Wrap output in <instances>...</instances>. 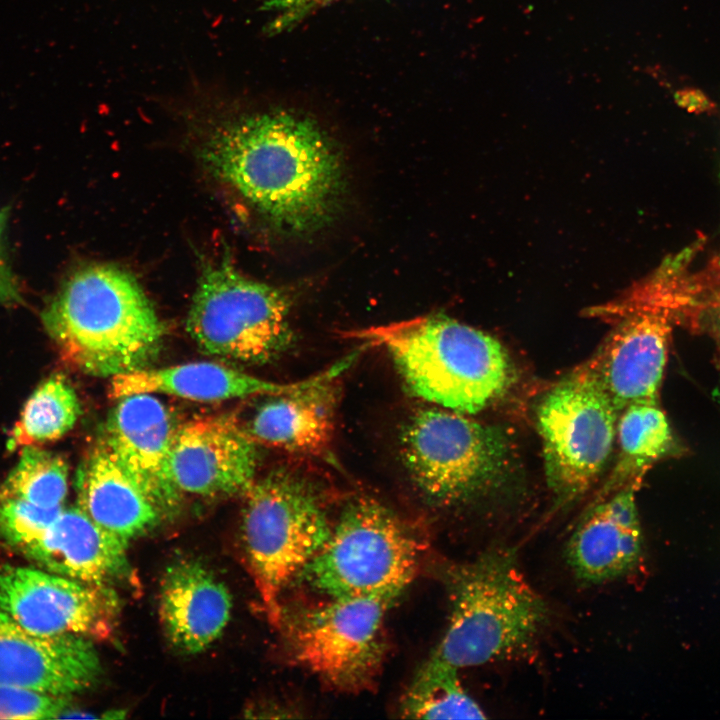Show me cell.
Returning <instances> with one entry per match:
<instances>
[{
	"instance_id": "9",
	"label": "cell",
	"mask_w": 720,
	"mask_h": 720,
	"mask_svg": "<svg viewBox=\"0 0 720 720\" xmlns=\"http://www.w3.org/2000/svg\"><path fill=\"white\" fill-rule=\"evenodd\" d=\"M619 414L584 363L541 398L537 429L557 508L578 501L599 479L614 448Z\"/></svg>"
},
{
	"instance_id": "18",
	"label": "cell",
	"mask_w": 720,
	"mask_h": 720,
	"mask_svg": "<svg viewBox=\"0 0 720 720\" xmlns=\"http://www.w3.org/2000/svg\"><path fill=\"white\" fill-rule=\"evenodd\" d=\"M356 359L351 354L291 392L271 395L251 418L247 432L256 441L287 451L319 454L331 442L336 378Z\"/></svg>"
},
{
	"instance_id": "15",
	"label": "cell",
	"mask_w": 720,
	"mask_h": 720,
	"mask_svg": "<svg viewBox=\"0 0 720 720\" xmlns=\"http://www.w3.org/2000/svg\"><path fill=\"white\" fill-rule=\"evenodd\" d=\"M176 430L172 415L158 398L137 393L119 398L102 437L163 516L176 510L182 496L169 468Z\"/></svg>"
},
{
	"instance_id": "21",
	"label": "cell",
	"mask_w": 720,
	"mask_h": 720,
	"mask_svg": "<svg viewBox=\"0 0 720 720\" xmlns=\"http://www.w3.org/2000/svg\"><path fill=\"white\" fill-rule=\"evenodd\" d=\"M309 378L292 383L264 380L214 362H191L139 369L112 378L110 392L119 399L137 393H161L198 402L271 396L296 390Z\"/></svg>"
},
{
	"instance_id": "29",
	"label": "cell",
	"mask_w": 720,
	"mask_h": 720,
	"mask_svg": "<svg viewBox=\"0 0 720 720\" xmlns=\"http://www.w3.org/2000/svg\"><path fill=\"white\" fill-rule=\"evenodd\" d=\"M344 0H262V8L272 12L273 18L267 25L271 35L297 27L317 11Z\"/></svg>"
},
{
	"instance_id": "8",
	"label": "cell",
	"mask_w": 720,
	"mask_h": 720,
	"mask_svg": "<svg viewBox=\"0 0 720 720\" xmlns=\"http://www.w3.org/2000/svg\"><path fill=\"white\" fill-rule=\"evenodd\" d=\"M422 552L418 536L370 498L349 503L320 552L301 572L331 597L391 602L414 578Z\"/></svg>"
},
{
	"instance_id": "6",
	"label": "cell",
	"mask_w": 720,
	"mask_h": 720,
	"mask_svg": "<svg viewBox=\"0 0 720 720\" xmlns=\"http://www.w3.org/2000/svg\"><path fill=\"white\" fill-rule=\"evenodd\" d=\"M244 495V557L267 618L279 625L282 591L320 552L332 529L312 489L287 472L255 480Z\"/></svg>"
},
{
	"instance_id": "16",
	"label": "cell",
	"mask_w": 720,
	"mask_h": 720,
	"mask_svg": "<svg viewBox=\"0 0 720 720\" xmlns=\"http://www.w3.org/2000/svg\"><path fill=\"white\" fill-rule=\"evenodd\" d=\"M638 490L627 486L593 500L577 522L564 556L579 582L601 585L625 577L638 566L643 547Z\"/></svg>"
},
{
	"instance_id": "4",
	"label": "cell",
	"mask_w": 720,
	"mask_h": 720,
	"mask_svg": "<svg viewBox=\"0 0 720 720\" xmlns=\"http://www.w3.org/2000/svg\"><path fill=\"white\" fill-rule=\"evenodd\" d=\"M695 250L667 258L624 295L585 312L611 327L584 364L619 413L635 402L659 400L673 330L687 323L694 303L696 281L689 266Z\"/></svg>"
},
{
	"instance_id": "1",
	"label": "cell",
	"mask_w": 720,
	"mask_h": 720,
	"mask_svg": "<svg viewBox=\"0 0 720 720\" xmlns=\"http://www.w3.org/2000/svg\"><path fill=\"white\" fill-rule=\"evenodd\" d=\"M201 157L215 177L293 232L327 224L343 192L341 161L329 138L312 119L286 110L219 119Z\"/></svg>"
},
{
	"instance_id": "28",
	"label": "cell",
	"mask_w": 720,
	"mask_h": 720,
	"mask_svg": "<svg viewBox=\"0 0 720 720\" xmlns=\"http://www.w3.org/2000/svg\"><path fill=\"white\" fill-rule=\"evenodd\" d=\"M687 325L708 334L720 350V280L696 274V293Z\"/></svg>"
},
{
	"instance_id": "25",
	"label": "cell",
	"mask_w": 720,
	"mask_h": 720,
	"mask_svg": "<svg viewBox=\"0 0 720 720\" xmlns=\"http://www.w3.org/2000/svg\"><path fill=\"white\" fill-rule=\"evenodd\" d=\"M67 493L66 462L37 445L22 448L17 464L0 488V497L19 499L45 509L63 508Z\"/></svg>"
},
{
	"instance_id": "7",
	"label": "cell",
	"mask_w": 720,
	"mask_h": 720,
	"mask_svg": "<svg viewBox=\"0 0 720 720\" xmlns=\"http://www.w3.org/2000/svg\"><path fill=\"white\" fill-rule=\"evenodd\" d=\"M401 453L421 492L446 506L497 491L512 464V447L501 429L445 408L420 410L408 420Z\"/></svg>"
},
{
	"instance_id": "13",
	"label": "cell",
	"mask_w": 720,
	"mask_h": 720,
	"mask_svg": "<svg viewBox=\"0 0 720 720\" xmlns=\"http://www.w3.org/2000/svg\"><path fill=\"white\" fill-rule=\"evenodd\" d=\"M256 441L236 420L205 416L177 428L169 456L171 479L183 494H245L255 482Z\"/></svg>"
},
{
	"instance_id": "20",
	"label": "cell",
	"mask_w": 720,
	"mask_h": 720,
	"mask_svg": "<svg viewBox=\"0 0 720 720\" xmlns=\"http://www.w3.org/2000/svg\"><path fill=\"white\" fill-rule=\"evenodd\" d=\"M78 507L96 524L129 542L163 517L101 438L76 473Z\"/></svg>"
},
{
	"instance_id": "24",
	"label": "cell",
	"mask_w": 720,
	"mask_h": 720,
	"mask_svg": "<svg viewBox=\"0 0 720 720\" xmlns=\"http://www.w3.org/2000/svg\"><path fill=\"white\" fill-rule=\"evenodd\" d=\"M458 670L432 655L403 697V715L418 719L486 718L481 706L463 687Z\"/></svg>"
},
{
	"instance_id": "11",
	"label": "cell",
	"mask_w": 720,
	"mask_h": 720,
	"mask_svg": "<svg viewBox=\"0 0 720 720\" xmlns=\"http://www.w3.org/2000/svg\"><path fill=\"white\" fill-rule=\"evenodd\" d=\"M390 602L375 597H332L289 615L279 625L294 659L329 685L366 688L384 654L382 622Z\"/></svg>"
},
{
	"instance_id": "23",
	"label": "cell",
	"mask_w": 720,
	"mask_h": 720,
	"mask_svg": "<svg viewBox=\"0 0 720 720\" xmlns=\"http://www.w3.org/2000/svg\"><path fill=\"white\" fill-rule=\"evenodd\" d=\"M80 411L78 396L69 382L61 375L47 378L27 399L10 432L7 449L13 451L61 438L73 428Z\"/></svg>"
},
{
	"instance_id": "10",
	"label": "cell",
	"mask_w": 720,
	"mask_h": 720,
	"mask_svg": "<svg viewBox=\"0 0 720 720\" xmlns=\"http://www.w3.org/2000/svg\"><path fill=\"white\" fill-rule=\"evenodd\" d=\"M289 306L280 290L243 276L222 260L203 270L186 329L208 355L263 364L291 344Z\"/></svg>"
},
{
	"instance_id": "17",
	"label": "cell",
	"mask_w": 720,
	"mask_h": 720,
	"mask_svg": "<svg viewBox=\"0 0 720 720\" xmlns=\"http://www.w3.org/2000/svg\"><path fill=\"white\" fill-rule=\"evenodd\" d=\"M128 543L77 506L63 508L45 531L19 552L48 572L111 587L130 575Z\"/></svg>"
},
{
	"instance_id": "27",
	"label": "cell",
	"mask_w": 720,
	"mask_h": 720,
	"mask_svg": "<svg viewBox=\"0 0 720 720\" xmlns=\"http://www.w3.org/2000/svg\"><path fill=\"white\" fill-rule=\"evenodd\" d=\"M68 706V697L0 685V719L62 718Z\"/></svg>"
},
{
	"instance_id": "30",
	"label": "cell",
	"mask_w": 720,
	"mask_h": 720,
	"mask_svg": "<svg viewBox=\"0 0 720 720\" xmlns=\"http://www.w3.org/2000/svg\"><path fill=\"white\" fill-rule=\"evenodd\" d=\"M5 215L0 210V303L17 304L22 301L17 281L6 261L3 245Z\"/></svg>"
},
{
	"instance_id": "31",
	"label": "cell",
	"mask_w": 720,
	"mask_h": 720,
	"mask_svg": "<svg viewBox=\"0 0 720 720\" xmlns=\"http://www.w3.org/2000/svg\"><path fill=\"white\" fill-rule=\"evenodd\" d=\"M705 272L708 273L710 276L720 280V249L711 258Z\"/></svg>"
},
{
	"instance_id": "26",
	"label": "cell",
	"mask_w": 720,
	"mask_h": 720,
	"mask_svg": "<svg viewBox=\"0 0 720 720\" xmlns=\"http://www.w3.org/2000/svg\"><path fill=\"white\" fill-rule=\"evenodd\" d=\"M63 508L45 509L19 499L0 497V538L19 552L37 539Z\"/></svg>"
},
{
	"instance_id": "12",
	"label": "cell",
	"mask_w": 720,
	"mask_h": 720,
	"mask_svg": "<svg viewBox=\"0 0 720 720\" xmlns=\"http://www.w3.org/2000/svg\"><path fill=\"white\" fill-rule=\"evenodd\" d=\"M118 608L112 587L89 585L44 569L0 567V609L33 633L104 639L112 634Z\"/></svg>"
},
{
	"instance_id": "22",
	"label": "cell",
	"mask_w": 720,
	"mask_h": 720,
	"mask_svg": "<svg viewBox=\"0 0 720 720\" xmlns=\"http://www.w3.org/2000/svg\"><path fill=\"white\" fill-rule=\"evenodd\" d=\"M616 440L615 464L594 500L627 486L640 488L653 465L667 457L679 456L683 450L659 400L635 402L625 407L618 417Z\"/></svg>"
},
{
	"instance_id": "14",
	"label": "cell",
	"mask_w": 720,
	"mask_h": 720,
	"mask_svg": "<svg viewBox=\"0 0 720 720\" xmlns=\"http://www.w3.org/2000/svg\"><path fill=\"white\" fill-rule=\"evenodd\" d=\"M101 673L90 638L36 634L0 609V685L69 697L93 686Z\"/></svg>"
},
{
	"instance_id": "5",
	"label": "cell",
	"mask_w": 720,
	"mask_h": 720,
	"mask_svg": "<svg viewBox=\"0 0 720 720\" xmlns=\"http://www.w3.org/2000/svg\"><path fill=\"white\" fill-rule=\"evenodd\" d=\"M450 615L433 655L457 669L529 653L551 611L531 586L513 547H489L445 573Z\"/></svg>"
},
{
	"instance_id": "3",
	"label": "cell",
	"mask_w": 720,
	"mask_h": 720,
	"mask_svg": "<svg viewBox=\"0 0 720 720\" xmlns=\"http://www.w3.org/2000/svg\"><path fill=\"white\" fill-rule=\"evenodd\" d=\"M390 354L416 396L463 414L502 399L517 379L505 347L488 333L441 314L362 329L353 333Z\"/></svg>"
},
{
	"instance_id": "19",
	"label": "cell",
	"mask_w": 720,
	"mask_h": 720,
	"mask_svg": "<svg viewBox=\"0 0 720 720\" xmlns=\"http://www.w3.org/2000/svg\"><path fill=\"white\" fill-rule=\"evenodd\" d=\"M232 609L229 590L198 561L181 559L165 570L159 613L170 644L181 653L198 654L218 639Z\"/></svg>"
},
{
	"instance_id": "2",
	"label": "cell",
	"mask_w": 720,
	"mask_h": 720,
	"mask_svg": "<svg viewBox=\"0 0 720 720\" xmlns=\"http://www.w3.org/2000/svg\"><path fill=\"white\" fill-rule=\"evenodd\" d=\"M42 323L65 362L112 378L146 368L165 333L137 280L112 265L72 274L44 309Z\"/></svg>"
}]
</instances>
